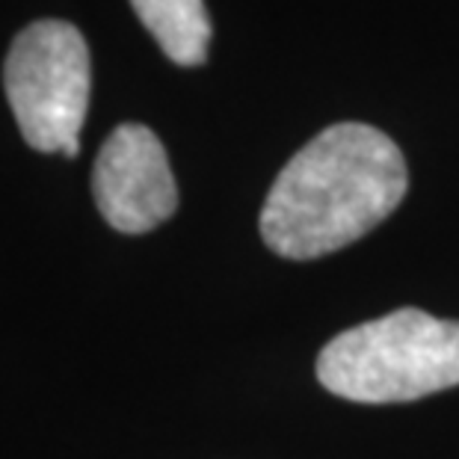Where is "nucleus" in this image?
<instances>
[{"label":"nucleus","instance_id":"f257e3e1","mask_svg":"<svg viewBox=\"0 0 459 459\" xmlns=\"http://www.w3.org/2000/svg\"><path fill=\"white\" fill-rule=\"evenodd\" d=\"M406 187V160L392 136L361 122L329 125L276 175L261 238L290 261L329 255L394 213Z\"/></svg>","mask_w":459,"mask_h":459},{"label":"nucleus","instance_id":"f03ea898","mask_svg":"<svg viewBox=\"0 0 459 459\" xmlns=\"http://www.w3.org/2000/svg\"><path fill=\"white\" fill-rule=\"evenodd\" d=\"M317 379L356 403H406L459 385V324L400 308L341 332L320 350Z\"/></svg>","mask_w":459,"mask_h":459},{"label":"nucleus","instance_id":"7ed1b4c3","mask_svg":"<svg viewBox=\"0 0 459 459\" xmlns=\"http://www.w3.org/2000/svg\"><path fill=\"white\" fill-rule=\"evenodd\" d=\"M90 48L74 24L33 22L13 39L4 63V90L24 143L36 152L81 154L90 107Z\"/></svg>","mask_w":459,"mask_h":459},{"label":"nucleus","instance_id":"20e7f679","mask_svg":"<svg viewBox=\"0 0 459 459\" xmlns=\"http://www.w3.org/2000/svg\"><path fill=\"white\" fill-rule=\"evenodd\" d=\"M92 193L116 231L145 234L169 220L178 208V187L158 134L136 122L119 125L95 158Z\"/></svg>","mask_w":459,"mask_h":459},{"label":"nucleus","instance_id":"39448f33","mask_svg":"<svg viewBox=\"0 0 459 459\" xmlns=\"http://www.w3.org/2000/svg\"><path fill=\"white\" fill-rule=\"evenodd\" d=\"M131 6L175 65L193 68L208 60L211 18L204 0H131Z\"/></svg>","mask_w":459,"mask_h":459}]
</instances>
